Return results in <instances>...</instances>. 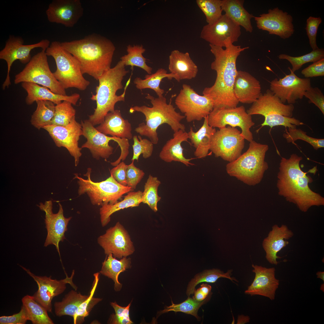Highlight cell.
I'll return each instance as SVG.
<instances>
[{"label":"cell","instance_id":"obj_1","mask_svg":"<svg viewBox=\"0 0 324 324\" xmlns=\"http://www.w3.org/2000/svg\"><path fill=\"white\" fill-rule=\"evenodd\" d=\"M209 46L215 57L211 67L216 72V77L212 86L204 88L203 95L211 100L214 108L236 107L239 102L233 92L238 72L236 60L241 52L249 47L241 48L231 43L227 44L225 49L218 46Z\"/></svg>","mask_w":324,"mask_h":324},{"label":"cell","instance_id":"obj_2","mask_svg":"<svg viewBox=\"0 0 324 324\" xmlns=\"http://www.w3.org/2000/svg\"><path fill=\"white\" fill-rule=\"evenodd\" d=\"M302 157L296 154L286 158L282 157L277 174V187L279 195L295 204L302 212H307L313 206L324 205V198L313 191L309 184L312 178L301 169Z\"/></svg>","mask_w":324,"mask_h":324},{"label":"cell","instance_id":"obj_3","mask_svg":"<svg viewBox=\"0 0 324 324\" xmlns=\"http://www.w3.org/2000/svg\"><path fill=\"white\" fill-rule=\"evenodd\" d=\"M61 44L78 61L83 75L88 74L98 80L111 68L116 48L112 41L104 37L92 34Z\"/></svg>","mask_w":324,"mask_h":324},{"label":"cell","instance_id":"obj_4","mask_svg":"<svg viewBox=\"0 0 324 324\" xmlns=\"http://www.w3.org/2000/svg\"><path fill=\"white\" fill-rule=\"evenodd\" d=\"M145 98L150 101L152 107L136 106L129 110L130 113L140 112L145 117L146 123L143 122L138 125L135 130L136 133L148 137L153 144H156L159 140L157 129L164 124L169 125L174 133L179 130L185 131V126L181 123L185 117L176 110L171 100L168 104L166 98L163 96L154 98L149 94Z\"/></svg>","mask_w":324,"mask_h":324},{"label":"cell","instance_id":"obj_5","mask_svg":"<svg viewBox=\"0 0 324 324\" xmlns=\"http://www.w3.org/2000/svg\"><path fill=\"white\" fill-rule=\"evenodd\" d=\"M125 67L120 60L114 67L109 69L99 78V84L95 89L96 94H92L90 98L96 103L94 112L89 116L88 119L94 126L103 122L107 114L115 110V105L117 102L124 101L126 90L130 83V77L126 83L123 93L117 95L116 93L123 88V80L129 72Z\"/></svg>","mask_w":324,"mask_h":324},{"label":"cell","instance_id":"obj_6","mask_svg":"<svg viewBox=\"0 0 324 324\" xmlns=\"http://www.w3.org/2000/svg\"><path fill=\"white\" fill-rule=\"evenodd\" d=\"M250 142L245 152L226 165V170L230 176L247 185L254 186L260 182L268 168L265 158L268 146L253 140Z\"/></svg>","mask_w":324,"mask_h":324},{"label":"cell","instance_id":"obj_7","mask_svg":"<svg viewBox=\"0 0 324 324\" xmlns=\"http://www.w3.org/2000/svg\"><path fill=\"white\" fill-rule=\"evenodd\" d=\"M294 108L293 104H285L269 89L262 94L247 111L251 116L260 115L264 116L261 128L265 126L271 129L281 125L286 128H295L304 124L299 120L292 117Z\"/></svg>","mask_w":324,"mask_h":324},{"label":"cell","instance_id":"obj_8","mask_svg":"<svg viewBox=\"0 0 324 324\" xmlns=\"http://www.w3.org/2000/svg\"><path fill=\"white\" fill-rule=\"evenodd\" d=\"M45 51L47 56L54 59L56 69L53 74L65 89L71 88L80 91L86 89L90 82L83 77L78 61L63 48L60 42H52Z\"/></svg>","mask_w":324,"mask_h":324},{"label":"cell","instance_id":"obj_9","mask_svg":"<svg viewBox=\"0 0 324 324\" xmlns=\"http://www.w3.org/2000/svg\"><path fill=\"white\" fill-rule=\"evenodd\" d=\"M91 168H88L84 175L87 179L80 177L76 173L74 174V179L77 180L78 195L87 194L93 205L114 204L124 194L134 190L130 187L120 184L111 176L104 181L94 182L91 179Z\"/></svg>","mask_w":324,"mask_h":324},{"label":"cell","instance_id":"obj_10","mask_svg":"<svg viewBox=\"0 0 324 324\" xmlns=\"http://www.w3.org/2000/svg\"><path fill=\"white\" fill-rule=\"evenodd\" d=\"M45 51L42 50L31 58L23 70L15 75L14 83H33L45 87L55 93L66 95L65 89L50 70Z\"/></svg>","mask_w":324,"mask_h":324},{"label":"cell","instance_id":"obj_11","mask_svg":"<svg viewBox=\"0 0 324 324\" xmlns=\"http://www.w3.org/2000/svg\"><path fill=\"white\" fill-rule=\"evenodd\" d=\"M81 124L82 136L87 140L81 148L88 149L94 158L97 160L100 158L105 160L108 158L113 151L109 142L113 140L118 143L121 150L118 160L123 161L126 159L129 153L130 144L128 139L108 136L98 131L88 119L82 121Z\"/></svg>","mask_w":324,"mask_h":324},{"label":"cell","instance_id":"obj_12","mask_svg":"<svg viewBox=\"0 0 324 324\" xmlns=\"http://www.w3.org/2000/svg\"><path fill=\"white\" fill-rule=\"evenodd\" d=\"M209 125L219 129L228 125L232 127H238L241 129L242 136L250 142L253 140L250 128L255 124L251 116L246 111L243 106L234 108H214L208 116Z\"/></svg>","mask_w":324,"mask_h":324},{"label":"cell","instance_id":"obj_13","mask_svg":"<svg viewBox=\"0 0 324 324\" xmlns=\"http://www.w3.org/2000/svg\"><path fill=\"white\" fill-rule=\"evenodd\" d=\"M175 104L184 114L188 122L200 121L208 116L214 108L211 100L199 94L191 86L183 84L175 99Z\"/></svg>","mask_w":324,"mask_h":324},{"label":"cell","instance_id":"obj_14","mask_svg":"<svg viewBox=\"0 0 324 324\" xmlns=\"http://www.w3.org/2000/svg\"><path fill=\"white\" fill-rule=\"evenodd\" d=\"M244 140L237 128L226 127L216 130L214 134L210 150L216 157H220L231 162L242 154Z\"/></svg>","mask_w":324,"mask_h":324},{"label":"cell","instance_id":"obj_15","mask_svg":"<svg viewBox=\"0 0 324 324\" xmlns=\"http://www.w3.org/2000/svg\"><path fill=\"white\" fill-rule=\"evenodd\" d=\"M50 41L43 39L36 43L24 45L23 39L19 37L10 36L6 42L4 48L0 51V59L5 60L7 65V73L5 80L2 84L3 90L11 84L10 72L12 65L18 60L23 64L28 63L31 59L30 52L32 50L40 48L45 50L50 46Z\"/></svg>","mask_w":324,"mask_h":324},{"label":"cell","instance_id":"obj_16","mask_svg":"<svg viewBox=\"0 0 324 324\" xmlns=\"http://www.w3.org/2000/svg\"><path fill=\"white\" fill-rule=\"evenodd\" d=\"M43 129L48 133L57 147L67 149L74 158L75 165L77 166L82 155V148L79 147V141L80 136L82 135V130L81 124L76 121L75 116L66 126L51 124Z\"/></svg>","mask_w":324,"mask_h":324},{"label":"cell","instance_id":"obj_17","mask_svg":"<svg viewBox=\"0 0 324 324\" xmlns=\"http://www.w3.org/2000/svg\"><path fill=\"white\" fill-rule=\"evenodd\" d=\"M36 282L38 286L37 291L33 296L34 300L45 308L47 311L51 312L52 308V301L55 296L62 293L66 288V285L69 284L75 290L77 287L74 284L73 279L74 275V271H73L71 275L63 279H53L51 277L37 276L32 273L28 269L20 266Z\"/></svg>","mask_w":324,"mask_h":324},{"label":"cell","instance_id":"obj_18","mask_svg":"<svg viewBox=\"0 0 324 324\" xmlns=\"http://www.w3.org/2000/svg\"><path fill=\"white\" fill-rule=\"evenodd\" d=\"M241 33L240 26L225 14L214 23L204 26L200 37L210 44L223 47L237 41Z\"/></svg>","mask_w":324,"mask_h":324},{"label":"cell","instance_id":"obj_19","mask_svg":"<svg viewBox=\"0 0 324 324\" xmlns=\"http://www.w3.org/2000/svg\"><path fill=\"white\" fill-rule=\"evenodd\" d=\"M98 242L106 255L112 254L116 258L127 257L135 251L128 233L119 222L100 236L98 238Z\"/></svg>","mask_w":324,"mask_h":324},{"label":"cell","instance_id":"obj_20","mask_svg":"<svg viewBox=\"0 0 324 324\" xmlns=\"http://www.w3.org/2000/svg\"><path fill=\"white\" fill-rule=\"evenodd\" d=\"M290 73L283 78H275L270 82V90L284 104H293L302 99L305 91L311 87L310 80L298 77L291 70Z\"/></svg>","mask_w":324,"mask_h":324},{"label":"cell","instance_id":"obj_21","mask_svg":"<svg viewBox=\"0 0 324 324\" xmlns=\"http://www.w3.org/2000/svg\"><path fill=\"white\" fill-rule=\"evenodd\" d=\"M58 205L59 210L56 214L53 212L51 200L46 201L44 203L41 202L37 206L45 213L44 220L47 233L44 246L54 245L60 255L59 243L65 239V232L68 230L67 226L72 217L65 218L62 205L60 203Z\"/></svg>","mask_w":324,"mask_h":324},{"label":"cell","instance_id":"obj_22","mask_svg":"<svg viewBox=\"0 0 324 324\" xmlns=\"http://www.w3.org/2000/svg\"><path fill=\"white\" fill-rule=\"evenodd\" d=\"M254 18L258 29L266 31L269 34L278 35L284 39L289 38L294 33L292 16L278 7L269 9L267 13Z\"/></svg>","mask_w":324,"mask_h":324},{"label":"cell","instance_id":"obj_23","mask_svg":"<svg viewBox=\"0 0 324 324\" xmlns=\"http://www.w3.org/2000/svg\"><path fill=\"white\" fill-rule=\"evenodd\" d=\"M83 8L79 0H54L46 10L48 21L72 27L82 16Z\"/></svg>","mask_w":324,"mask_h":324},{"label":"cell","instance_id":"obj_24","mask_svg":"<svg viewBox=\"0 0 324 324\" xmlns=\"http://www.w3.org/2000/svg\"><path fill=\"white\" fill-rule=\"evenodd\" d=\"M255 273L254 280L244 292L246 294L251 296L259 295L274 299L276 290L279 285V280L275 276L274 268H267L257 265H252Z\"/></svg>","mask_w":324,"mask_h":324},{"label":"cell","instance_id":"obj_25","mask_svg":"<svg viewBox=\"0 0 324 324\" xmlns=\"http://www.w3.org/2000/svg\"><path fill=\"white\" fill-rule=\"evenodd\" d=\"M293 235L292 231L286 225H282L279 227L274 225L272 227V230L262 243L266 253V258L270 263L277 265L278 262L277 259L281 258L277 256V253L288 244L287 240Z\"/></svg>","mask_w":324,"mask_h":324},{"label":"cell","instance_id":"obj_26","mask_svg":"<svg viewBox=\"0 0 324 324\" xmlns=\"http://www.w3.org/2000/svg\"><path fill=\"white\" fill-rule=\"evenodd\" d=\"M233 92L239 102L247 104L254 103L262 94L260 82L249 73L241 70H238Z\"/></svg>","mask_w":324,"mask_h":324},{"label":"cell","instance_id":"obj_27","mask_svg":"<svg viewBox=\"0 0 324 324\" xmlns=\"http://www.w3.org/2000/svg\"><path fill=\"white\" fill-rule=\"evenodd\" d=\"M168 68L170 73L174 75V79L178 82L194 78L198 72V67L189 53L177 50L172 51L169 56Z\"/></svg>","mask_w":324,"mask_h":324},{"label":"cell","instance_id":"obj_28","mask_svg":"<svg viewBox=\"0 0 324 324\" xmlns=\"http://www.w3.org/2000/svg\"><path fill=\"white\" fill-rule=\"evenodd\" d=\"M22 86L27 92L26 101L29 105L37 100H43L51 101L56 105L65 100L75 105L80 97L79 94L76 93L70 95L58 94L45 87L31 82H22Z\"/></svg>","mask_w":324,"mask_h":324},{"label":"cell","instance_id":"obj_29","mask_svg":"<svg viewBox=\"0 0 324 324\" xmlns=\"http://www.w3.org/2000/svg\"><path fill=\"white\" fill-rule=\"evenodd\" d=\"M96 128L104 134L112 137L128 140L133 137L131 124L128 120L123 118L120 111L118 110L107 113L103 122Z\"/></svg>","mask_w":324,"mask_h":324},{"label":"cell","instance_id":"obj_30","mask_svg":"<svg viewBox=\"0 0 324 324\" xmlns=\"http://www.w3.org/2000/svg\"><path fill=\"white\" fill-rule=\"evenodd\" d=\"M188 133L185 131L179 130L174 132L173 138L167 141L162 148L159 155L160 159L167 163L177 161L187 166L194 165L190 162L193 158H186L184 156L181 146L183 142H188Z\"/></svg>","mask_w":324,"mask_h":324},{"label":"cell","instance_id":"obj_31","mask_svg":"<svg viewBox=\"0 0 324 324\" xmlns=\"http://www.w3.org/2000/svg\"><path fill=\"white\" fill-rule=\"evenodd\" d=\"M202 125L196 132L191 127L188 132L189 139L195 148L194 155L197 158L206 157L210 150L212 137L216 130L209 125L208 116L205 117Z\"/></svg>","mask_w":324,"mask_h":324},{"label":"cell","instance_id":"obj_32","mask_svg":"<svg viewBox=\"0 0 324 324\" xmlns=\"http://www.w3.org/2000/svg\"><path fill=\"white\" fill-rule=\"evenodd\" d=\"M244 0H222L221 8L225 14L246 31L251 33L253 30L251 20L254 16L244 8Z\"/></svg>","mask_w":324,"mask_h":324},{"label":"cell","instance_id":"obj_33","mask_svg":"<svg viewBox=\"0 0 324 324\" xmlns=\"http://www.w3.org/2000/svg\"><path fill=\"white\" fill-rule=\"evenodd\" d=\"M142 192L138 190L131 191L127 193L121 201L113 204H106L100 209V214L101 225L104 227L110 221V216L114 213L120 210L129 207H137L142 202Z\"/></svg>","mask_w":324,"mask_h":324},{"label":"cell","instance_id":"obj_34","mask_svg":"<svg viewBox=\"0 0 324 324\" xmlns=\"http://www.w3.org/2000/svg\"><path fill=\"white\" fill-rule=\"evenodd\" d=\"M107 256L102 263L100 273L111 279L114 282V290L118 291L122 286V284L118 280V276L121 273L131 267V259L123 257L118 260L112 254Z\"/></svg>","mask_w":324,"mask_h":324},{"label":"cell","instance_id":"obj_35","mask_svg":"<svg viewBox=\"0 0 324 324\" xmlns=\"http://www.w3.org/2000/svg\"><path fill=\"white\" fill-rule=\"evenodd\" d=\"M88 296L77 292L76 290H71L65 295L61 301L55 303L56 315L58 316L68 315L73 318L80 305Z\"/></svg>","mask_w":324,"mask_h":324},{"label":"cell","instance_id":"obj_36","mask_svg":"<svg viewBox=\"0 0 324 324\" xmlns=\"http://www.w3.org/2000/svg\"><path fill=\"white\" fill-rule=\"evenodd\" d=\"M174 77L173 75L170 73L168 74L164 69L160 68L154 74L146 75L143 80L140 77L136 78L133 82L137 89L140 90L151 89L155 92L158 97H161L163 96L164 92V90L160 87L162 79L167 78L171 80Z\"/></svg>","mask_w":324,"mask_h":324},{"label":"cell","instance_id":"obj_37","mask_svg":"<svg viewBox=\"0 0 324 324\" xmlns=\"http://www.w3.org/2000/svg\"><path fill=\"white\" fill-rule=\"evenodd\" d=\"M36 102L37 107L32 116L30 122L34 127L40 130L52 124L56 105L52 102L48 100H38Z\"/></svg>","mask_w":324,"mask_h":324},{"label":"cell","instance_id":"obj_38","mask_svg":"<svg viewBox=\"0 0 324 324\" xmlns=\"http://www.w3.org/2000/svg\"><path fill=\"white\" fill-rule=\"evenodd\" d=\"M22 306L26 310L33 324H53L54 322L47 314V311L36 302L33 296L27 295L22 299Z\"/></svg>","mask_w":324,"mask_h":324},{"label":"cell","instance_id":"obj_39","mask_svg":"<svg viewBox=\"0 0 324 324\" xmlns=\"http://www.w3.org/2000/svg\"><path fill=\"white\" fill-rule=\"evenodd\" d=\"M127 54L120 58L125 66H130L133 70L134 66L139 67L144 70L148 74H152V68L146 63L147 59L142 55L146 51L142 45L129 44L127 46Z\"/></svg>","mask_w":324,"mask_h":324},{"label":"cell","instance_id":"obj_40","mask_svg":"<svg viewBox=\"0 0 324 324\" xmlns=\"http://www.w3.org/2000/svg\"><path fill=\"white\" fill-rule=\"evenodd\" d=\"M232 271V270H229L224 273L220 270L213 269L205 270L196 275L188 285L186 291L187 295L189 296L191 294H193L196 290V286L202 282L214 283L220 278H227L232 282L234 281L238 282L235 278L231 277Z\"/></svg>","mask_w":324,"mask_h":324},{"label":"cell","instance_id":"obj_41","mask_svg":"<svg viewBox=\"0 0 324 324\" xmlns=\"http://www.w3.org/2000/svg\"><path fill=\"white\" fill-rule=\"evenodd\" d=\"M161 182L157 177L149 175L144 186L141 196L142 202L147 204L155 212L158 211L157 204L161 199L158 194Z\"/></svg>","mask_w":324,"mask_h":324},{"label":"cell","instance_id":"obj_42","mask_svg":"<svg viewBox=\"0 0 324 324\" xmlns=\"http://www.w3.org/2000/svg\"><path fill=\"white\" fill-rule=\"evenodd\" d=\"M211 292L203 301H197L193 298L188 297L186 300L178 304H174L172 300V305L166 306L164 310L159 311L158 316L170 311L176 313L181 312L186 314L191 315L195 316L198 320L200 318L197 315V312L200 307L206 303L210 299Z\"/></svg>","mask_w":324,"mask_h":324},{"label":"cell","instance_id":"obj_43","mask_svg":"<svg viewBox=\"0 0 324 324\" xmlns=\"http://www.w3.org/2000/svg\"><path fill=\"white\" fill-rule=\"evenodd\" d=\"M99 272L94 274V279L90 294L87 298L80 305L76 314L73 318L74 324L83 322L85 317L88 316L94 306L102 300V298L93 297L99 279Z\"/></svg>","mask_w":324,"mask_h":324},{"label":"cell","instance_id":"obj_44","mask_svg":"<svg viewBox=\"0 0 324 324\" xmlns=\"http://www.w3.org/2000/svg\"><path fill=\"white\" fill-rule=\"evenodd\" d=\"M278 57L280 59L288 60L292 66L291 70L294 72L299 70L306 63L314 62L324 58V50L323 49L318 48L313 50L308 54L301 56L293 57L282 54L279 55Z\"/></svg>","mask_w":324,"mask_h":324},{"label":"cell","instance_id":"obj_45","mask_svg":"<svg viewBox=\"0 0 324 324\" xmlns=\"http://www.w3.org/2000/svg\"><path fill=\"white\" fill-rule=\"evenodd\" d=\"M196 3L205 16L208 24H212L222 16V0H196Z\"/></svg>","mask_w":324,"mask_h":324},{"label":"cell","instance_id":"obj_46","mask_svg":"<svg viewBox=\"0 0 324 324\" xmlns=\"http://www.w3.org/2000/svg\"><path fill=\"white\" fill-rule=\"evenodd\" d=\"M72 104L70 102L65 100L56 105L52 124L65 126L69 124L76 113V110Z\"/></svg>","mask_w":324,"mask_h":324},{"label":"cell","instance_id":"obj_47","mask_svg":"<svg viewBox=\"0 0 324 324\" xmlns=\"http://www.w3.org/2000/svg\"><path fill=\"white\" fill-rule=\"evenodd\" d=\"M288 143H293L300 140L310 144L316 150L324 148V139L313 138L308 135L307 133L299 128H288V131L283 134Z\"/></svg>","mask_w":324,"mask_h":324},{"label":"cell","instance_id":"obj_48","mask_svg":"<svg viewBox=\"0 0 324 324\" xmlns=\"http://www.w3.org/2000/svg\"><path fill=\"white\" fill-rule=\"evenodd\" d=\"M133 144L132 145L133 156L132 161L136 160L138 161L140 156L142 154L143 158H148L150 157L153 150V144L149 140L142 139L140 135L134 136L133 137Z\"/></svg>","mask_w":324,"mask_h":324},{"label":"cell","instance_id":"obj_49","mask_svg":"<svg viewBox=\"0 0 324 324\" xmlns=\"http://www.w3.org/2000/svg\"><path fill=\"white\" fill-rule=\"evenodd\" d=\"M131 302L126 307H122L115 302L110 303L114 309L115 314H112L109 320V323L112 324H131L133 322L130 317V308Z\"/></svg>","mask_w":324,"mask_h":324},{"label":"cell","instance_id":"obj_50","mask_svg":"<svg viewBox=\"0 0 324 324\" xmlns=\"http://www.w3.org/2000/svg\"><path fill=\"white\" fill-rule=\"evenodd\" d=\"M322 22V19L320 17L310 16L306 21L305 29L310 46L313 50L319 48L316 44V37L319 26Z\"/></svg>","mask_w":324,"mask_h":324},{"label":"cell","instance_id":"obj_51","mask_svg":"<svg viewBox=\"0 0 324 324\" xmlns=\"http://www.w3.org/2000/svg\"><path fill=\"white\" fill-rule=\"evenodd\" d=\"M134 162L132 161L130 164L127 165L126 174L127 186L134 190L145 175L142 170L135 166Z\"/></svg>","mask_w":324,"mask_h":324},{"label":"cell","instance_id":"obj_52","mask_svg":"<svg viewBox=\"0 0 324 324\" xmlns=\"http://www.w3.org/2000/svg\"><path fill=\"white\" fill-rule=\"evenodd\" d=\"M304 96L309 100V103L314 104L324 115V95L319 88L311 86L305 92Z\"/></svg>","mask_w":324,"mask_h":324},{"label":"cell","instance_id":"obj_53","mask_svg":"<svg viewBox=\"0 0 324 324\" xmlns=\"http://www.w3.org/2000/svg\"><path fill=\"white\" fill-rule=\"evenodd\" d=\"M29 320L28 316L24 308L22 306L20 311L10 316L0 317V324H25Z\"/></svg>","mask_w":324,"mask_h":324},{"label":"cell","instance_id":"obj_54","mask_svg":"<svg viewBox=\"0 0 324 324\" xmlns=\"http://www.w3.org/2000/svg\"><path fill=\"white\" fill-rule=\"evenodd\" d=\"M301 73L306 78L324 76V58L313 62Z\"/></svg>","mask_w":324,"mask_h":324},{"label":"cell","instance_id":"obj_55","mask_svg":"<svg viewBox=\"0 0 324 324\" xmlns=\"http://www.w3.org/2000/svg\"><path fill=\"white\" fill-rule=\"evenodd\" d=\"M127 165L122 161L110 171L111 176L118 183L127 186L126 174Z\"/></svg>","mask_w":324,"mask_h":324},{"label":"cell","instance_id":"obj_56","mask_svg":"<svg viewBox=\"0 0 324 324\" xmlns=\"http://www.w3.org/2000/svg\"><path fill=\"white\" fill-rule=\"evenodd\" d=\"M211 286L207 284H203L200 287L194 292L193 298L197 301H202L206 299L211 293Z\"/></svg>","mask_w":324,"mask_h":324},{"label":"cell","instance_id":"obj_57","mask_svg":"<svg viewBox=\"0 0 324 324\" xmlns=\"http://www.w3.org/2000/svg\"><path fill=\"white\" fill-rule=\"evenodd\" d=\"M316 275L317 276V278H319L322 279L323 281H324V272H318L316 273Z\"/></svg>","mask_w":324,"mask_h":324}]
</instances>
